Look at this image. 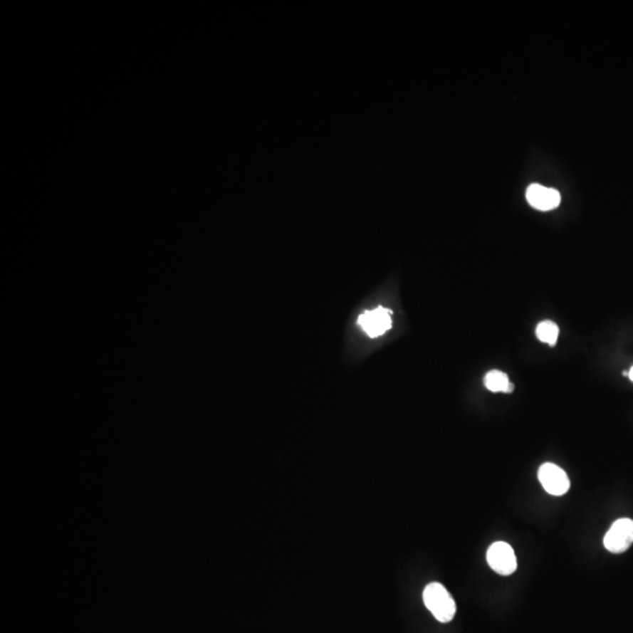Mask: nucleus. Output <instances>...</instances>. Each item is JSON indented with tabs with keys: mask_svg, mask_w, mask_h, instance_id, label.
Instances as JSON below:
<instances>
[{
	"mask_svg": "<svg viewBox=\"0 0 633 633\" xmlns=\"http://www.w3.org/2000/svg\"><path fill=\"white\" fill-rule=\"evenodd\" d=\"M424 603L431 614L441 623H449L455 614H456V605L451 594L447 589L440 583L428 584L424 587Z\"/></svg>",
	"mask_w": 633,
	"mask_h": 633,
	"instance_id": "nucleus-1",
	"label": "nucleus"
},
{
	"mask_svg": "<svg viewBox=\"0 0 633 633\" xmlns=\"http://www.w3.org/2000/svg\"><path fill=\"white\" fill-rule=\"evenodd\" d=\"M487 562L489 567L502 576L514 574L518 569V558L515 551L506 542H495L487 551Z\"/></svg>",
	"mask_w": 633,
	"mask_h": 633,
	"instance_id": "nucleus-2",
	"label": "nucleus"
},
{
	"mask_svg": "<svg viewBox=\"0 0 633 633\" xmlns=\"http://www.w3.org/2000/svg\"><path fill=\"white\" fill-rule=\"evenodd\" d=\"M633 544V520L620 518L616 520L604 538V547L612 554H622Z\"/></svg>",
	"mask_w": 633,
	"mask_h": 633,
	"instance_id": "nucleus-3",
	"label": "nucleus"
},
{
	"mask_svg": "<svg viewBox=\"0 0 633 633\" xmlns=\"http://www.w3.org/2000/svg\"><path fill=\"white\" fill-rule=\"evenodd\" d=\"M540 480L544 491L554 496H562L567 494L570 489V480L567 473L554 464H544L538 469Z\"/></svg>",
	"mask_w": 633,
	"mask_h": 633,
	"instance_id": "nucleus-4",
	"label": "nucleus"
},
{
	"mask_svg": "<svg viewBox=\"0 0 633 633\" xmlns=\"http://www.w3.org/2000/svg\"><path fill=\"white\" fill-rule=\"evenodd\" d=\"M392 311L387 308H378L373 311H366L358 319L359 325L362 326L370 337H378L384 335L392 328Z\"/></svg>",
	"mask_w": 633,
	"mask_h": 633,
	"instance_id": "nucleus-5",
	"label": "nucleus"
},
{
	"mask_svg": "<svg viewBox=\"0 0 633 633\" xmlns=\"http://www.w3.org/2000/svg\"><path fill=\"white\" fill-rule=\"evenodd\" d=\"M525 196L529 204L540 211L556 209L560 203V192L553 188L540 186L538 183L529 186Z\"/></svg>",
	"mask_w": 633,
	"mask_h": 633,
	"instance_id": "nucleus-6",
	"label": "nucleus"
},
{
	"mask_svg": "<svg viewBox=\"0 0 633 633\" xmlns=\"http://www.w3.org/2000/svg\"><path fill=\"white\" fill-rule=\"evenodd\" d=\"M484 386L494 393H511L514 389V384L509 382L508 375L496 370L486 375Z\"/></svg>",
	"mask_w": 633,
	"mask_h": 633,
	"instance_id": "nucleus-7",
	"label": "nucleus"
},
{
	"mask_svg": "<svg viewBox=\"0 0 633 633\" xmlns=\"http://www.w3.org/2000/svg\"><path fill=\"white\" fill-rule=\"evenodd\" d=\"M558 335H560L558 326L550 320H544V322L540 323L536 328L538 338L540 342L549 344L550 346H554L556 344Z\"/></svg>",
	"mask_w": 633,
	"mask_h": 633,
	"instance_id": "nucleus-8",
	"label": "nucleus"
},
{
	"mask_svg": "<svg viewBox=\"0 0 633 633\" xmlns=\"http://www.w3.org/2000/svg\"><path fill=\"white\" fill-rule=\"evenodd\" d=\"M629 378H630L631 382H633V366L631 367L630 371H629Z\"/></svg>",
	"mask_w": 633,
	"mask_h": 633,
	"instance_id": "nucleus-9",
	"label": "nucleus"
}]
</instances>
